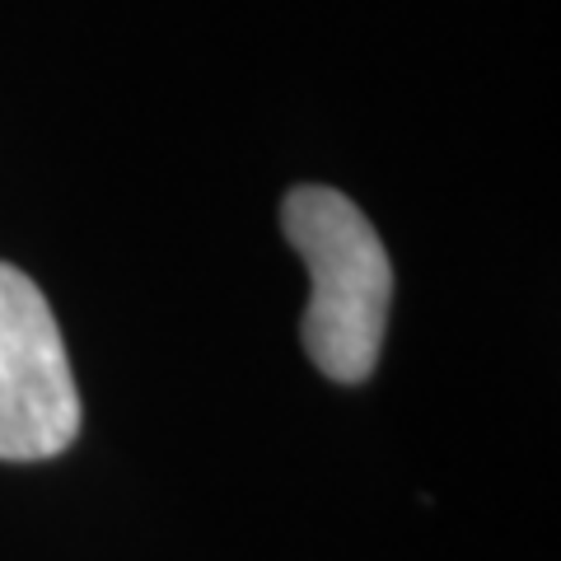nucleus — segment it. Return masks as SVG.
<instances>
[{
	"mask_svg": "<svg viewBox=\"0 0 561 561\" xmlns=\"http://www.w3.org/2000/svg\"><path fill=\"white\" fill-rule=\"evenodd\" d=\"M280 225L313 276L300 323L309 360L337 383H365L379 365L393 305V262L365 210L337 187L305 183L280 206Z\"/></svg>",
	"mask_w": 561,
	"mask_h": 561,
	"instance_id": "f257e3e1",
	"label": "nucleus"
},
{
	"mask_svg": "<svg viewBox=\"0 0 561 561\" xmlns=\"http://www.w3.org/2000/svg\"><path fill=\"white\" fill-rule=\"evenodd\" d=\"M80 435V389L47 295L0 262V459L38 463Z\"/></svg>",
	"mask_w": 561,
	"mask_h": 561,
	"instance_id": "f03ea898",
	"label": "nucleus"
}]
</instances>
